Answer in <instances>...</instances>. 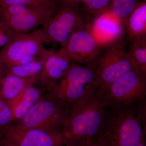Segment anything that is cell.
Here are the masks:
<instances>
[{
  "mask_svg": "<svg viewBox=\"0 0 146 146\" xmlns=\"http://www.w3.org/2000/svg\"><path fill=\"white\" fill-rule=\"evenodd\" d=\"M40 57L43 68L37 84L47 94L64 76L72 62L58 51L47 49Z\"/></svg>",
  "mask_w": 146,
  "mask_h": 146,
  "instance_id": "13",
  "label": "cell"
},
{
  "mask_svg": "<svg viewBox=\"0 0 146 146\" xmlns=\"http://www.w3.org/2000/svg\"><path fill=\"white\" fill-rule=\"evenodd\" d=\"M88 28L103 48L125 37V24L107 11L91 18Z\"/></svg>",
  "mask_w": 146,
  "mask_h": 146,
  "instance_id": "12",
  "label": "cell"
},
{
  "mask_svg": "<svg viewBox=\"0 0 146 146\" xmlns=\"http://www.w3.org/2000/svg\"><path fill=\"white\" fill-rule=\"evenodd\" d=\"M91 20L80 5L57 6L41 29L46 43L61 46L75 32L87 27Z\"/></svg>",
  "mask_w": 146,
  "mask_h": 146,
  "instance_id": "4",
  "label": "cell"
},
{
  "mask_svg": "<svg viewBox=\"0 0 146 146\" xmlns=\"http://www.w3.org/2000/svg\"><path fill=\"white\" fill-rule=\"evenodd\" d=\"M17 35L6 24L0 21V48L8 44Z\"/></svg>",
  "mask_w": 146,
  "mask_h": 146,
  "instance_id": "23",
  "label": "cell"
},
{
  "mask_svg": "<svg viewBox=\"0 0 146 146\" xmlns=\"http://www.w3.org/2000/svg\"><path fill=\"white\" fill-rule=\"evenodd\" d=\"M70 109L46 94L22 119L13 123L21 129H39L62 133Z\"/></svg>",
  "mask_w": 146,
  "mask_h": 146,
  "instance_id": "5",
  "label": "cell"
},
{
  "mask_svg": "<svg viewBox=\"0 0 146 146\" xmlns=\"http://www.w3.org/2000/svg\"><path fill=\"white\" fill-rule=\"evenodd\" d=\"M21 5L32 7H55L56 0H0V7Z\"/></svg>",
  "mask_w": 146,
  "mask_h": 146,
  "instance_id": "21",
  "label": "cell"
},
{
  "mask_svg": "<svg viewBox=\"0 0 146 146\" xmlns=\"http://www.w3.org/2000/svg\"><path fill=\"white\" fill-rule=\"evenodd\" d=\"M76 146H105L104 144L97 137L78 144Z\"/></svg>",
  "mask_w": 146,
  "mask_h": 146,
  "instance_id": "25",
  "label": "cell"
},
{
  "mask_svg": "<svg viewBox=\"0 0 146 146\" xmlns=\"http://www.w3.org/2000/svg\"><path fill=\"white\" fill-rule=\"evenodd\" d=\"M136 103L105 108L96 137L105 146H144Z\"/></svg>",
  "mask_w": 146,
  "mask_h": 146,
  "instance_id": "1",
  "label": "cell"
},
{
  "mask_svg": "<svg viewBox=\"0 0 146 146\" xmlns=\"http://www.w3.org/2000/svg\"><path fill=\"white\" fill-rule=\"evenodd\" d=\"M102 96L97 90L86 103L70 110L62 131L65 145L76 146L96 137L104 110L101 105Z\"/></svg>",
  "mask_w": 146,
  "mask_h": 146,
  "instance_id": "3",
  "label": "cell"
},
{
  "mask_svg": "<svg viewBox=\"0 0 146 146\" xmlns=\"http://www.w3.org/2000/svg\"><path fill=\"white\" fill-rule=\"evenodd\" d=\"M0 133L12 140L18 146H63L62 133L39 129H24L12 123L0 130Z\"/></svg>",
  "mask_w": 146,
  "mask_h": 146,
  "instance_id": "11",
  "label": "cell"
},
{
  "mask_svg": "<svg viewBox=\"0 0 146 146\" xmlns=\"http://www.w3.org/2000/svg\"><path fill=\"white\" fill-rule=\"evenodd\" d=\"M41 29L17 34L0 49V61L6 66L27 64L38 59L46 48Z\"/></svg>",
  "mask_w": 146,
  "mask_h": 146,
  "instance_id": "8",
  "label": "cell"
},
{
  "mask_svg": "<svg viewBox=\"0 0 146 146\" xmlns=\"http://www.w3.org/2000/svg\"><path fill=\"white\" fill-rule=\"evenodd\" d=\"M39 78H24L6 74L0 80V100L10 105L29 86L38 83Z\"/></svg>",
  "mask_w": 146,
  "mask_h": 146,
  "instance_id": "15",
  "label": "cell"
},
{
  "mask_svg": "<svg viewBox=\"0 0 146 146\" xmlns=\"http://www.w3.org/2000/svg\"><path fill=\"white\" fill-rule=\"evenodd\" d=\"M13 123V115L10 105L0 100V130Z\"/></svg>",
  "mask_w": 146,
  "mask_h": 146,
  "instance_id": "22",
  "label": "cell"
},
{
  "mask_svg": "<svg viewBox=\"0 0 146 146\" xmlns=\"http://www.w3.org/2000/svg\"><path fill=\"white\" fill-rule=\"evenodd\" d=\"M131 43L128 53L141 70L146 74V38Z\"/></svg>",
  "mask_w": 146,
  "mask_h": 146,
  "instance_id": "19",
  "label": "cell"
},
{
  "mask_svg": "<svg viewBox=\"0 0 146 146\" xmlns=\"http://www.w3.org/2000/svg\"><path fill=\"white\" fill-rule=\"evenodd\" d=\"M141 0H110L107 12L124 23Z\"/></svg>",
  "mask_w": 146,
  "mask_h": 146,
  "instance_id": "17",
  "label": "cell"
},
{
  "mask_svg": "<svg viewBox=\"0 0 146 146\" xmlns=\"http://www.w3.org/2000/svg\"><path fill=\"white\" fill-rule=\"evenodd\" d=\"M55 7H32L21 5L0 7V21L16 34L38 29L52 15Z\"/></svg>",
  "mask_w": 146,
  "mask_h": 146,
  "instance_id": "9",
  "label": "cell"
},
{
  "mask_svg": "<svg viewBox=\"0 0 146 146\" xmlns=\"http://www.w3.org/2000/svg\"><path fill=\"white\" fill-rule=\"evenodd\" d=\"M146 74L138 67L112 84L102 96L104 109L136 103L146 97Z\"/></svg>",
  "mask_w": 146,
  "mask_h": 146,
  "instance_id": "7",
  "label": "cell"
},
{
  "mask_svg": "<svg viewBox=\"0 0 146 146\" xmlns=\"http://www.w3.org/2000/svg\"><path fill=\"white\" fill-rule=\"evenodd\" d=\"M98 66L71 63L64 76L47 95L56 99L71 110L83 105L97 91Z\"/></svg>",
  "mask_w": 146,
  "mask_h": 146,
  "instance_id": "2",
  "label": "cell"
},
{
  "mask_svg": "<svg viewBox=\"0 0 146 146\" xmlns=\"http://www.w3.org/2000/svg\"><path fill=\"white\" fill-rule=\"evenodd\" d=\"M46 94L44 91L36 84L24 90L11 104L13 123L22 119Z\"/></svg>",
  "mask_w": 146,
  "mask_h": 146,
  "instance_id": "14",
  "label": "cell"
},
{
  "mask_svg": "<svg viewBox=\"0 0 146 146\" xmlns=\"http://www.w3.org/2000/svg\"><path fill=\"white\" fill-rule=\"evenodd\" d=\"M110 0H84L83 8L90 17H94L107 11Z\"/></svg>",
  "mask_w": 146,
  "mask_h": 146,
  "instance_id": "20",
  "label": "cell"
},
{
  "mask_svg": "<svg viewBox=\"0 0 146 146\" xmlns=\"http://www.w3.org/2000/svg\"><path fill=\"white\" fill-rule=\"evenodd\" d=\"M126 42L123 39L103 50L97 68L98 83L97 91L102 95L112 84L127 73L138 67L127 51Z\"/></svg>",
  "mask_w": 146,
  "mask_h": 146,
  "instance_id": "6",
  "label": "cell"
},
{
  "mask_svg": "<svg viewBox=\"0 0 146 146\" xmlns=\"http://www.w3.org/2000/svg\"><path fill=\"white\" fill-rule=\"evenodd\" d=\"M65 146V145H64V146Z\"/></svg>",
  "mask_w": 146,
  "mask_h": 146,
  "instance_id": "29",
  "label": "cell"
},
{
  "mask_svg": "<svg viewBox=\"0 0 146 146\" xmlns=\"http://www.w3.org/2000/svg\"><path fill=\"white\" fill-rule=\"evenodd\" d=\"M88 27L75 32L58 52L72 63L97 66L104 48L97 42Z\"/></svg>",
  "mask_w": 146,
  "mask_h": 146,
  "instance_id": "10",
  "label": "cell"
},
{
  "mask_svg": "<svg viewBox=\"0 0 146 146\" xmlns=\"http://www.w3.org/2000/svg\"><path fill=\"white\" fill-rule=\"evenodd\" d=\"M0 146H18L12 140L0 133Z\"/></svg>",
  "mask_w": 146,
  "mask_h": 146,
  "instance_id": "26",
  "label": "cell"
},
{
  "mask_svg": "<svg viewBox=\"0 0 146 146\" xmlns=\"http://www.w3.org/2000/svg\"><path fill=\"white\" fill-rule=\"evenodd\" d=\"M84 0H56L57 6H75L79 5Z\"/></svg>",
  "mask_w": 146,
  "mask_h": 146,
  "instance_id": "24",
  "label": "cell"
},
{
  "mask_svg": "<svg viewBox=\"0 0 146 146\" xmlns=\"http://www.w3.org/2000/svg\"><path fill=\"white\" fill-rule=\"evenodd\" d=\"M6 74V66L0 61V80Z\"/></svg>",
  "mask_w": 146,
  "mask_h": 146,
  "instance_id": "27",
  "label": "cell"
},
{
  "mask_svg": "<svg viewBox=\"0 0 146 146\" xmlns=\"http://www.w3.org/2000/svg\"><path fill=\"white\" fill-rule=\"evenodd\" d=\"M43 68V61L40 57L38 59L27 64L6 66V74L24 78H39Z\"/></svg>",
  "mask_w": 146,
  "mask_h": 146,
  "instance_id": "18",
  "label": "cell"
},
{
  "mask_svg": "<svg viewBox=\"0 0 146 146\" xmlns=\"http://www.w3.org/2000/svg\"><path fill=\"white\" fill-rule=\"evenodd\" d=\"M146 38V3H140L131 13L125 23L126 42Z\"/></svg>",
  "mask_w": 146,
  "mask_h": 146,
  "instance_id": "16",
  "label": "cell"
},
{
  "mask_svg": "<svg viewBox=\"0 0 146 146\" xmlns=\"http://www.w3.org/2000/svg\"><path fill=\"white\" fill-rule=\"evenodd\" d=\"M144 1H146V0H144Z\"/></svg>",
  "mask_w": 146,
  "mask_h": 146,
  "instance_id": "28",
  "label": "cell"
}]
</instances>
